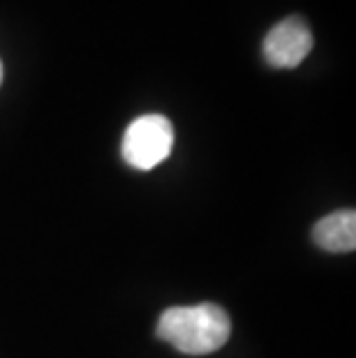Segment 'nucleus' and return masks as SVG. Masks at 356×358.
<instances>
[{
	"label": "nucleus",
	"instance_id": "nucleus-4",
	"mask_svg": "<svg viewBox=\"0 0 356 358\" xmlns=\"http://www.w3.org/2000/svg\"><path fill=\"white\" fill-rule=\"evenodd\" d=\"M313 238L327 252H352L356 248V213L336 210L315 224Z\"/></svg>",
	"mask_w": 356,
	"mask_h": 358
},
{
	"label": "nucleus",
	"instance_id": "nucleus-2",
	"mask_svg": "<svg viewBox=\"0 0 356 358\" xmlns=\"http://www.w3.org/2000/svg\"><path fill=\"white\" fill-rule=\"evenodd\" d=\"M173 148V125L160 113H146L127 125L120 143L123 159L132 169L150 171L169 157Z\"/></svg>",
	"mask_w": 356,
	"mask_h": 358
},
{
	"label": "nucleus",
	"instance_id": "nucleus-5",
	"mask_svg": "<svg viewBox=\"0 0 356 358\" xmlns=\"http://www.w3.org/2000/svg\"><path fill=\"white\" fill-rule=\"evenodd\" d=\"M0 81H3V65H0Z\"/></svg>",
	"mask_w": 356,
	"mask_h": 358
},
{
	"label": "nucleus",
	"instance_id": "nucleus-1",
	"mask_svg": "<svg viewBox=\"0 0 356 358\" xmlns=\"http://www.w3.org/2000/svg\"><path fill=\"white\" fill-rule=\"evenodd\" d=\"M229 335V315L215 303L169 308L157 319V338L187 356L213 354L227 345Z\"/></svg>",
	"mask_w": 356,
	"mask_h": 358
},
{
	"label": "nucleus",
	"instance_id": "nucleus-3",
	"mask_svg": "<svg viewBox=\"0 0 356 358\" xmlns=\"http://www.w3.org/2000/svg\"><path fill=\"white\" fill-rule=\"evenodd\" d=\"M313 51V30L301 17H287L264 37V58L271 67L292 70Z\"/></svg>",
	"mask_w": 356,
	"mask_h": 358
}]
</instances>
